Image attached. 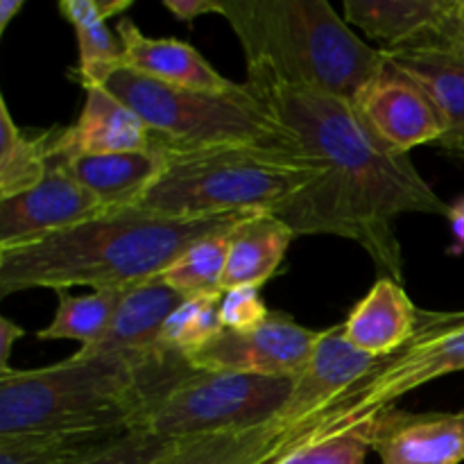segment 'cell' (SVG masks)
Instances as JSON below:
<instances>
[{"label":"cell","instance_id":"obj_1","mask_svg":"<svg viewBox=\"0 0 464 464\" xmlns=\"http://www.w3.org/2000/svg\"><path fill=\"white\" fill-rule=\"evenodd\" d=\"M247 84L322 166V177L279 213L295 236H338L361 245L385 276L403 284V252L394 222L406 213L449 216L408 154H390L367 134L352 100L290 86L261 66Z\"/></svg>","mask_w":464,"mask_h":464},{"label":"cell","instance_id":"obj_2","mask_svg":"<svg viewBox=\"0 0 464 464\" xmlns=\"http://www.w3.org/2000/svg\"><path fill=\"white\" fill-rule=\"evenodd\" d=\"M247 216L172 220L134 208L104 213L30 243L0 247V297L34 288H131L161 275L195 240L231 229Z\"/></svg>","mask_w":464,"mask_h":464},{"label":"cell","instance_id":"obj_3","mask_svg":"<svg viewBox=\"0 0 464 464\" xmlns=\"http://www.w3.org/2000/svg\"><path fill=\"white\" fill-rule=\"evenodd\" d=\"M193 372L186 353L75 356L39 370H0V435L125 426L145 430L154 408Z\"/></svg>","mask_w":464,"mask_h":464},{"label":"cell","instance_id":"obj_4","mask_svg":"<svg viewBox=\"0 0 464 464\" xmlns=\"http://www.w3.org/2000/svg\"><path fill=\"white\" fill-rule=\"evenodd\" d=\"M247 66L290 86L352 100L385 66L326 0H220Z\"/></svg>","mask_w":464,"mask_h":464},{"label":"cell","instance_id":"obj_5","mask_svg":"<svg viewBox=\"0 0 464 464\" xmlns=\"http://www.w3.org/2000/svg\"><path fill=\"white\" fill-rule=\"evenodd\" d=\"M166 166L134 211L172 220L279 213L322 177L306 148H218L161 154Z\"/></svg>","mask_w":464,"mask_h":464},{"label":"cell","instance_id":"obj_6","mask_svg":"<svg viewBox=\"0 0 464 464\" xmlns=\"http://www.w3.org/2000/svg\"><path fill=\"white\" fill-rule=\"evenodd\" d=\"M82 89L100 86L130 107L152 136V152L188 154L218 148H304L302 140L276 121L249 84L234 93H202L150 80L131 68H68Z\"/></svg>","mask_w":464,"mask_h":464},{"label":"cell","instance_id":"obj_7","mask_svg":"<svg viewBox=\"0 0 464 464\" xmlns=\"http://www.w3.org/2000/svg\"><path fill=\"white\" fill-rule=\"evenodd\" d=\"M456 372H464V311L420 308V326L412 340L390 356L379 358L367 374L276 438L263 464L279 462L308 444L352 433L394 408V401L403 394Z\"/></svg>","mask_w":464,"mask_h":464},{"label":"cell","instance_id":"obj_8","mask_svg":"<svg viewBox=\"0 0 464 464\" xmlns=\"http://www.w3.org/2000/svg\"><path fill=\"white\" fill-rule=\"evenodd\" d=\"M293 388V379L193 370L154 408L145 430L186 440L256 429L281 415Z\"/></svg>","mask_w":464,"mask_h":464},{"label":"cell","instance_id":"obj_9","mask_svg":"<svg viewBox=\"0 0 464 464\" xmlns=\"http://www.w3.org/2000/svg\"><path fill=\"white\" fill-rule=\"evenodd\" d=\"M322 331L302 326L285 313H270L266 324L252 331H222L216 340L190 352L198 372L297 379L313 361Z\"/></svg>","mask_w":464,"mask_h":464},{"label":"cell","instance_id":"obj_10","mask_svg":"<svg viewBox=\"0 0 464 464\" xmlns=\"http://www.w3.org/2000/svg\"><path fill=\"white\" fill-rule=\"evenodd\" d=\"M352 104L367 134L390 154L435 145L449 131L421 86L388 62L358 89Z\"/></svg>","mask_w":464,"mask_h":464},{"label":"cell","instance_id":"obj_11","mask_svg":"<svg viewBox=\"0 0 464 464\" xmlns=\"http://www.w3.org/2000/svg\"><path fill=\"white\" fill-rule=\"evenodd\" d=\"M104 213H109L104 204L53 159L48 177L39 186L0 199V247L30 243Z\"/></svg>","mask_w":464,"mask_h":464},{"label":"cell","instance_id":"obj_12","mask_svg":"<svg viewBox=\"0 0 464 464\" xmlns=\"http://www.w3.org/2000/svg\"><path fill=\"white\" fill-rule=\"evenodd\" d=\"M449 18L451 12L438 30L397 48H381V53L390 66L421 86L447 122V130L458 131L464 130V34Z\"/></svg>","mask_w":464,"mask_h":464},{"label":"cell","instance_id":"obj_13","mask_svg":"<svg viewBox=\"0 0 464 464\" xmlns=\"http://www.w3.org/2000/svg\"><path fill=\"white\" fill-rule=\"evenodd\" d=\"M367 440L383 464H462L464 415L394 406L367 421Z\"/></svg>","mask_w":464,"mask_h":464},{"label":"cell","instance_id":"obj_14","mask_svg":"<svg viewBox=\"0 0 464 464\" xmlns=\"http://www.w3.org/2000/svg\"><path fill=\"white\" fill-rule=\"evenodd\" d=\"M118 36L122 41V66L179 89L202 93H234L238 82L227 80L193 45L177 39H152L139 30L131 18H118Z\"/></svg>","mask_w":464,"mask_h":464},{"label":"cell","instance_id":"obj_15","mask_svg":"<svg viewBox=\"0 0 464 464\" xmlns=\"http://www.w3.org/2000/svg\"><path fill=\"white\" fill-rule=\"evenodd\" d=\"M376 361L379 358L367 356V353L358 352L353 344L347 343L343 324L322 331L313 361L295 379L293 394H290L281 415L275 420L281 435L293 429L297 421L306 420L313 412L320 411L322 406H326L335 394L343 392L353 381L367 374Z\"/></svg>","mask_w":464,"mask_h":464},{"label":"cell","instance_id":"obj_16","mask_svg":"<svg viewBox=\"0 0 464 464\" xmlns=\"http://www.w3.org/2000/svg\"><path fill=\"white\" fill-rule=\"evenodd\" d=\"M86 100L80 118L63 127L57 143L59 157H86V154L148 152L152 150L145 122L130 107L109 95L100 86H86Z\"/></svg>","mask_w":464,"mask_h":464},{"label":"cell","instance_id":"obj_17","mask_svg":"<svg viewBox=\"0 0 464 464\" xmlns=\"http://www.w3.org/2000/svg\"><path fill=\"white\" fill-rule=\"evenodd\" d=\"M188 297L159 279L143 281L125 290L107 334L93 347L80 349L75 356L104 353H150L161 347V334L168 317Z\"/></svg>","mask_w":464,"mask_h":464},{"label":"cell","instance_id":"obj_18","mask_svg":"<svg viewBox=\"0 0 464 464\" xmlns=\"http://www.w3.org/2000/svg\"><path fill=\"white\" fill-rule=\"evenodd\" d=\"M417 326L420 308L408 297L403 284L390 276H381L343 322L347 343L372 358L401 349L417 334Z\"/></svg>","mask_w":464,"mask_h":464},{"label":"cell","instance_id":"obj_19","mask_svg":"<svg viewBox=\"0 0 464 464\" xmlns=\"http://www.w3.org/2000/svg\"><path fill=\"white\" fill-rule=\"evenodd\" d=\"M68 175L80 181L89 193L104 204L109 213L134 208L143 195L152 188L161 175L163 157L159 152H121V154H86V157H59Z\"/></svg>","mask_w":464,"mask_h":464},{"label":"cell","instance_id":"obj_20","mask_svg":"<svg viewBox=\"0 0 464 464\" xmlns=\"http://www.w3.org/2000/svg\"><path fill=\"white\" fill-rule=\"evenodd\" d=\"M295 231L275 213H249L231 229L222 293L243 285L261 288L284 263Z\"/></svg>","mask_w":464,"mask_h":464},{"label":"cell","instance_id":"obj_21","mask_svg":"<svg viewBox=\"0 0 464 464\" xmlns=\"http://www.w3.org/2000/svg\"><path fill=\"white\" fill-rule=\"evenodd\" d=\"M453 0H347L344 21L383 48L411 44L447 21Z\"/></svg>","mask_w":464,"mask_h":464},{"label":"cell","instance_id":"obj_22","mask_svg":"<svg viewBox=\"0 0 464 464\" xmlns=\"http://www.w3.org/2000/svg\"><path fill=\"white\" fill-rule=\"evenodd\" d=\"M62 130L27 134L14 122L7 100H0V199L25 193L48 177Z\"/></svg>","mask_w":464,"mask_h":464},{"label":"cell","instance_id":"obj_23","mask_svg":"<svg viewBox=\"0 0 464 464\" xmlns=\"http://www.w3.org/2000/svg\"><path fill=\"white\" fill-rule=\"evenodd\" d=\"M134 433L125 426L0 435V464H75Z\"/></svg>","mask_w":464,"mask_h":464},{"label":"cell","instance_id":"obj_24","mask_svg":"<svg viewBox=\"0 0 464 464\" xmlns=\"http://www.w3.org/2000/svg\"><path fill=\"white\" fill-rule=\"evenodd\" d=\"M281 435L275 421L245 430L179 440L152 464H263Z\"/></svg>","mask_w":464,"mask_h":464},{"label":"cell","instance_id":"obj_25","mask_svg":"<svg viewBox=\"0 0 464 464\" xmlns=\"http://www.w3.org/2000/svg\"><path fill=\"white\" fill-rule=\"evenodd\" d=\"M131 0H62L59 12L72 25L80 45L77 68L118 66L125 50L118 32L109 30V18H122L131 7Z\"/></svg>","mask_w":464,"mask_h":464},{"label":"cell","instance_id":"obj_26","mask_svg":"<svg viewBox=\"0 0 464 464\" xmlns=\"http://www.w3.org/2000/svg\"><path fill=\"white\" fill-rule=\"evenodd\" d=\"M125 290H93L91 295H80V297L59 290V306L53 322L44 326L36 338L75 340L82 344L80 349L93 347L111 326Z\"/></svg>","mask_w":464,"mask_h":464},{"label":"cell","instance_id":"obj_27","mask_svg":"<svg viewBox=\"0 0 464 464\" xmlns=\"http://www.w3.org/2000/svg\"><path fill=\"white\" fill-rule=\"evenodd\" d=\"M231 229L216 231V234L195 240L172 266H168L154 279L170 285L172 290L181 293L184 297L222 295V281H225L227 258H229Z\"/></svg>","mask_w":464,"mask_h":464},{"label":"cell","instance_id":"obj_28","mask_svg":"<svg viewBox=\"0 0 464 464\" xmlns=\"http://www.w3.org/2000/svg\"><path fill=\"white\" fill-rule=\"evenodd\" d=\"M225 295V293H222ZM222 295L188 297L170 317L161 334V344L188 356L225 331L220 320Z\"/></svg>","mask_w":464,"mask_h":464},{"label":"cell","instance_id":"obj_29","mask_svg":"<svg viewBox=\"0 0 464 464\" xmlns=\"http://www.w3.org/2000/svg\"><path fill=\"white\" fill-rule=\"evenodd\" d=\"M370 451L372 447L365 424L352 433L297 449L275 464H365Z\"/></svg>","mask_w":464,"mask_h":464},{"label":"cell","instance_id":"obj_30","mask_svg":"<svg viewBox=\"0 0 464 464\" xmlns=\"http://www.w3.org/2000/svg\"><path fill=\"white\" fill-rule=\"evenodd\" d=\"M177 442L179 440L161 438L150 430H134L75 464H152L163 453L170 451Z\"/></svg>","mask_w":464,"mask_h":464},{"label":"cell","instance_id":"obj_31","mask_svg":"<svg viewBox=\"0 0 464 464\" xmlns=\"http://www.w3.org/2000/svg\"><path fill=\"white\" fill-rule=\"evenodd\" d=\"M270 308L261 297V288L243 285V288L227 290L220 302V320L227 331H252L266 324Z\"/></svg>","mask_w":464,"mask_h":464},{"label":"cell","instance_id":"obj_32","mask_svg":"<svg viewBox=\"0 0 464 464\" xmlns=\"http://www.w3.org/2000/svg\"><path fill=\"white\" fill-rule=\"evenodd\" d=\"M163 7L177 21L193 23L204 14H220V0H163Z\"/></svg>","mask_w":464,"mask_h":464},{"label":"cell","instance_id":"obj_33","mask_svg":"<svg viewBox=\"0 0 464 464\" xmlns=\"http://www.w3.org/2000/svg\"><path fill=\"white\" fill-rule=\"evenodd\" d=\"M23 335H25V331L16 322H12L9 317H0V370H9L12 349L16 340H21Z\"/></svg>","mask_w":464,"mask_h":464},{"label":"cell","instance_id":"obj_34","mask_svg":"<svg viewBox=\"0 0 464 464\" xmlns=\"http://www.w3.org/2000/svg\"><path fill=\"white\" fill-rule=\"evenodd\" d=\"M447 220L453 231V238H456V252H464V198L456 199L449 207Z\"/></svg>","mask_w":464,"mask_h":464},{"label":"cell","instance_id":"obj_35","mask_svg":"<svg viewBox=\"0 0 464 464\" xmlns=\"http://www.w3.org/2000/svg\"><path fill=\"white\" fill-rule=\"evenodd\" d=\"M433 148L442 150V152L451 154V157H456V159H464V130L449 131V134H444L442 139L433 145Z\"/></svg>","mask_w":464,"mask_h":464},{"label":"cell","instance_id":"obj_36","mask_svg":"<svg viewBox=\"0 0 464 464\" xmlns=\"http://www.w3.org/2000/svg\"><path fill=\"white\" fill-rule=\"evenodd\" d=\"M23 7H25V0H0V34L7 32L9 23L21 14Z\"/></svg>","mask_w":464,"mask_h":464},{"label":"cell","instance_id":"obj_37","mask_svg":"<svg viewBox=\"0 0 464 464\" xmlns=\"http://www.w3.org/2000/svg\"><path fill=\"white\" fill-rule=\"evenodd\" d=\"M451 25L456 27L460 34H464V0H453V9H451Z\"/></svg>","mask_w":464,"mask_h":464}]
</instances>
